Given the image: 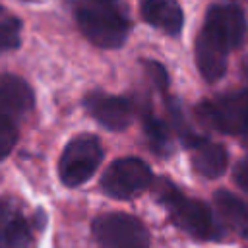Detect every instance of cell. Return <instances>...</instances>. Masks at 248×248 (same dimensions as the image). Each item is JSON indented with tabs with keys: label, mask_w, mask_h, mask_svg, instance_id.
<instances>
[{
	"label": "cell",
	"mask_w": 248,
	"mask_h": 248,
	"mask_svg": "<svg viewBox=\"0 0 248 248\" xmlns=\"http://www.w3.org/2000/svg\"><path fill=\"white\" fill-rule=\"evenodd\" d=\"M248 31L242 10L234 4H213L196 41V62L207 81H217L227 70V56L240 46Z\"/></svg>",
	"instance_id": "obj_1"
},
{
	"label": "cell",
	"mask_w": 248,
	"mask_h": 248,
	"mask_svg": "<svg viewBox=\"0 0 248 248\" xmlns=\"http://www.w3.org/2000/svg\"><path fill=\"white\" fill-rule=\"evenodd\" d=\"M79 31L101 48H118L124 45L130 19L120 0H81L76 8Z\"/></svg>",
	"instance_id": "obj_2"
},
{
	"label": "cell",
	"mask_w": 248,
	"mask_h": 248,
	"mask_svg": "<svg viewBox=\"0 0 248 248\" xmlns=\"http://www.w3.org/2000/svg\"><path fill=\"white\" fill-rule=\"evenodd\" d=\"M155 196L180 231L198 240H217L223 236V227L215 219L213 211L203 202L186 198L172 182L165 178L157 180Z\"/></svg>",
	"instance_id": "obj_3"
},
{
	"label": "cell",
	"mask_w": 248,
	"mask_h": 248,
	"mask_svg": "<svg viewBox=\"0 0 248 248\" xmlns=\"http://www.w3.org/2000/svg\"><path fill=\"white\" fill-rule=\"evenodd\" d=\"M202 122L221 134L246 136L248 134V89L223 93L215 99L203 101L196 108Z\"/></svg>",
	"instance_id": "obj_4"
},
{
	"label": "cell",
	"mask_w": 248,
	"mask_h": 248,
	"mask_svg": "<svg viewBox=\"0 0 248 248\" xmlns=\"http://www.w3.org/2000/svg\"><path fill=\"white\" fill-rule=\"evenodd\" d=\"M101 159H103V147L95 136L83 134L70 140L58 163L60 180L70 188L87 182L95 174Z\"/></svg>",
	"instance_id": "obj_5"
},
{
	"label": "cell",
	"mask_w": 248,
	"mask_h": 248,
	"mask_svg": "<svg viewBox=\"0 0 248 248\" xmlns=\"http://www.w3.org/2000/svg\"><path fill=\"white\" fill-rule=\"evenodd\" d=\"M153 182L151 169L138 157H124L112 161L101 178V188L107 196L128 200L147 190Z\"/></svg>",
	"instance_id": "obj_6"
},
{
	"label": "cell",
	"mask_w": 248,
	"mask_h": 248,
	"mask_svg": "<svg viewBox=\"0 0 248 248\" xmlns=\"http://www.w3.org/2000/svg\"><path fill=\"white\" fill-rule=\"evenodd\" d=\"M101 248H149V234L141 221L128 213H105L91 225Z\"/></svg>",
	"instance_id": "obj_7"
},
{
	"label": "cell",
	"mask_w": 248,
	"mask_h": 248,
	"mask_svg": "<svg viewBox=\"0 0 248 248\" xmlns=\"http://www.w3.org/2000/svg\"><path fill=\"white\" fill-rule=\"evenodd\" d=\"M87 112L107 130L120 132L126 130L132 122V103L124 97L105 95V93H91L85 97Z\"/></svg>",
	"instance_id": "obj_8"
},
{
	"label": "cell",
	"mask_w": 248,
	"mask_h": 248,
	"mask_svg": "<svg viewBox=\"0 0 248 248\" xmlns=\"http://www.w3.org/2000/svg\"><path fill=\"white\" fill-rule=\"evenodd\" d=\"M33 91L21 78L0 74V116L10 122H19L33 108Z\"/></svg>",
	"instance_id": "obj_9"
},
{
	"label": "cell",
	"mask_w": 248,
	"mask_h": 248,
	"mask_svg": "<svg viewBox=\"0 0 248 248\" xmlns=\"http://www.w3.org/2000/svg\"><path fill=\"white\" fill-rule=\"evenodd\" d=\"M33 232L14 200H0V248H31Z\"/></svg>",
	"instance_id": "obj_10"
},
{
	"label": "cell",
	"mask_w": 248,
	"mask_h": 248,
	"mask_svg": "<svg viewBox=\"0 0 248 248\" xmlns=\"http://www.w3.org/2000/svg\"><path fill=\"white\" fill-rule=\"evenodd\" d=\"M143 19L167 35H176L182 29L184 16L176 0H141Z\"/></svg>",
	"instance_id": "obj_11"
},
{
	"label": "cell",
	"mask_w": 248,
	"mask_h": 248,
	"mask_svg": "<svg viewBox=\"0 0 248 248\" xmlns=\"http://www.w3.org/2000/svg\"><path fill=\"white\" fill-rule=\"evenodd\" d=\"M194 149L192 165L205 178H217L227 169V151L223 145L202 140Z\"/></svg>",
	"instance_id": "obj_12"
},
{
	"label": "cell",
	"mask_w": 248,
	"mask_h": 248,
	"mask_svg": "<svg viewBox=\"0 0 248 248\" xmlns=\"http://www.w3.org/2000/svg\"><path fill=\"white\" fill-rule=\"evenodd\" d=\"M215 205L221 213L223 221L242 238H248V202L240 200L238 196L219 190L215 192Z\"/></svg>",
	"instance_id": "obj_13"
},
{
	"label": "cell",
	"mask_w": 248,
	"mask_h": 248,
	"mask_svg": "<svg viewBox=\"0 0 248 248\" xmlns=\"http://www.w3.org/2000/svg\"><path fill=\"white\" fill-rule=\"evenodd\" d=\"M21 23L19 19L0 6V52H8L19 46Z\"/></svg>",
	"instance_id": "obj_14"
},
{
	"label": "cell",
	"mask_w": 248,
	"mask_h": 248,
	"mask_svg": "<svg viewBox=\"0 0 248 248\" xmlns=\"http://www.w3.org/2000/svg\"><path fill=\"white\" fill-rule=\"evenodd\" d=\"M145 122V134L151 141V147L159 153H169L170 149V140H169V128L155 116L151 114H145L143 118Z\"/></svg>",
	"instance_id": "obj_15"
},
{
	"label": "cell",
	"mask_w": 248,
	"mask_h": 248,
	"mask_svg": "<svg viewBox=\"0 0 248 248\" xmlns=\"http://www.w3.org/2000/svg\"><path fill=\"white\" fill-rule=\"evenodd\" d=\"M17 141V128L14 122L0 116V161L10 155Z\"/></svg>",
	"instance_id": "obj_16"
},
{
	"label": "cell",
	"mask_w": 248,
	"mask_h": 248,
	"mask_svg": "<svg viewBox=\"0 0 248 248\" xmlns=\"http://www.w3.org/2000/svg\"><path fill=\"white\" fill-rule=\"evenodd\" d=\"M234 182H236V186L244 194H248V155L236 165V169H234Z\"/></svg>",
	"instance_id": "obj_17"
},
{
	"label": "cell",
	"mask_w": 248,
	"mask_h": 248,
	"mask_svg": "<svg viewBox=\"0 0 248 248\" xmlns=\"http://www.w3.org/2000/svg\"><path fill=\"white\" fill-rule=\"evenodd\" d=\"M147 68H149V72H151L155 83L161 85V87H165V85H167V74H165V70H163L159 64H155V62H149Z\"/></svg>",
	"instance_id": "obj_18"
},
{
	"label": "cell",
	"mask_w": 248,
	"mask_h": 248,
	"mask_svg": "<svg viewBox=\"0 0 248 248\" xmlns=\"http://www.w3.org/2000/svg\"><path fill=\"white\" fill-rule=\"evenodd\" d=\"M240 72H242V78H244V81H246V85H248V56L242 60V64H240Z\"/></svg>",
	"instance_id": "obj_19"
},
{
	"label": "cell",
	"mask_w": 248,
	"mask_h": 248,
	"mask_svg": "<svg viewBox=\"0 0 248 248\" xmlns=\"http://www.w3.org/2000/svg\"><path fill=\"white\" fill-rule=\"evenodd\" d=\"M244 138H246V143H248V134H246V136H244Z\"/></svg>",
	"instance_id": "obj_20"
}]
</instances>
